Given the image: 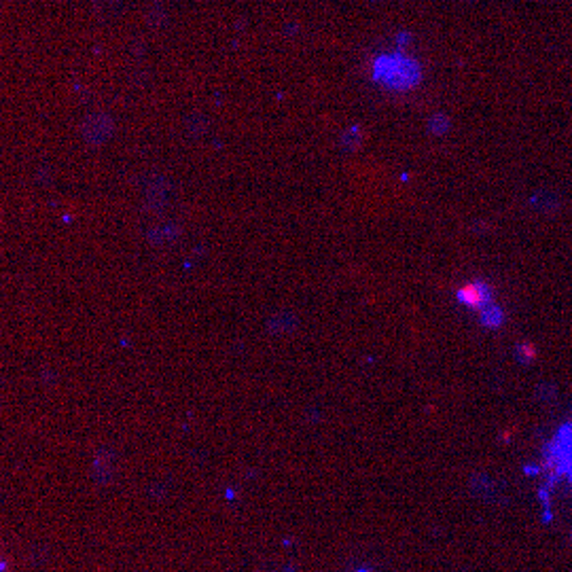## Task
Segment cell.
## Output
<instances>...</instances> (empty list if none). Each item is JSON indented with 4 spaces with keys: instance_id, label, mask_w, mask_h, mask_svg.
Segmentation results:
<instances>
[{
    "instance_id": "6da1fadb",
    "label": "cell",
    "mask_w": 572,
    "mask_h": 572,
    "mask_svg": "<svg viewBox=\"0 0 572 572\" xmlns=\"http://www.w3.org/2000/svg\"><path fill=\"white\" fill-rule=\"evenodd\" d=\"M540 471L553 485H564L572 498V418L562 422L540 449Z\"/></svg>"
},
{
    "instance_id": "7a4b0ae2",
    "label": "cell",
    "mask_w": 572,
    "mask_h": 572,
    "mask_svg": "<svg viewBox=\"0 0 572 572\" xmlns=\"http://www.w3.org/2000/svg\"><path fill=\"white\" fill-rule=\"evenodd\" d=\"M458 299H460V303H464L473 309H481V314H485L490 305V291H488V286L481 282H471L458 291Z\"/></svg>"
}]
</instances>
